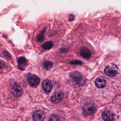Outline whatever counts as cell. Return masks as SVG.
Instances as JSON below:
<instances>
[{
    "label": "cell",
    "instance_id": "2e32d148",
    "mask_svg": "<svg viewBox=\"0 0 121 121\" xmlns=\"http://www.w3.org/2000/svg\"><path fill=\"white\" fill-rule=\"evenodd\" d=\"M59 117L55 114L52 115L49 119V121H59Z\"/></svg>",
    "mask_w": 121,
    "mask_h": 121
},
{
    "label": "cell",
    "instance_id": "ba28073f",
    "mask_svg": "<svg viewBox=\"0 0 121 121\" xmlns=\"http://www.w3.org/2000/svg\"><path fill=\"white\" fill-rule=\"evenodd\" d=\"M114 115L109 111H104L102 113V117L105 121H112L114 119Z\"/></svg>",
    "mask_w": 121,
    "mask_h": 121
},
{
    "label": "cell",
    "instance_id": "5bb4252c",
    "mask_svg": "<svg viewBox=\"0 0 121 121\" xmlns=\"http://www.w3.org/2000/svg\"><path fill=\"white\" fill-rule=\"evenodd\" d=\"M45 30H43L40 32L37 36V41L38 42H41L43 41L44 39V33Z\"/></svg>",
    "mask_w": 121,
    "mask_h": 121
},
{
    "label": "cell",
    "instance_id": "52a82bcc",
    "mask_svg": "<svg viewBox=\"0 0 121 121\" xmlns=\"http://www.w3.org/2000/svg\"><path fill=\"white\" fill-rule=\"evenodd\" d=\"M95 83L98 88H104L107 85V81L103 77H99L95 80Z\"/></svg>",
    "mask_w": 121,
    "mask_h": 121
},
{
    "label": "cell",
    "instance_id": "277c9868",
    "mask_svg": "<svg viewBox=\"0 0 121 121\" xmlns=\"http://www.w3.org/2000/svg\"><path fill=\"white\" fill-rule=\"evenodd\" d=\"M63 94L59 91L53 93L51 98V100L54 104H58L63 99Z\"/></svg>",
    "mask_w": 121,
    "mask_h": 121
},
{
    "label": "cell",
    "instance_id": "ac0fdd59",
    "mask_svg": "<svg viewBox=\"0 0 121 121\" xmlns=\"http://www.w3.org/2000/svg\"><path fill=\"white\" fill-rule=\"evenodd\" d=\"M81 62L80 61H73V62H71V64H80Z\"/></svg>",
    "mask_w": 121,
    "mask_h": 121
},
{
    "label": "cell",
    "instance_id": "8992f818",
    "mask_svg": "<svg viewBox=\"0 0 121 121\" xmlns=\"http://www.w3.org/2000/svg\"><path fill=\"white\" fill-rule=\"evenodd\" d=\"M45 117L44 112L40 110L35 111L33 115V119L34 121H43Z\"/></svg>",
    "mask_w": 121,
    "mask_h": 121
},
{
    "label": "cell",
    "instance_id": "4fadbf2b",
    "mask_svg": "<svg viewBox=\"0 0 121 121\" xmlns=\"http://www.w3.org/2000/svg\"><path fill=\"white\" fill-rule=\"evenodd\" d=\"M53 43L51 41L46 42L42 45V47L44 50H49L53 47Z\"/></svg>",
    "mask_w": 121,
    "mask_h": 121
},
{
    "label": "cell",
    "instance_id": "e0dca14e",
    "mask_svg": "<svg viewBox=\"0 0 121 121\" xmlns=\"http://www.w3.org/2000/svg\"><path fill=\"white\" fill-rule=\"evenodd\" d=\"M74 18V16L73 15H70V16H69V21L71 22V21H73V20Z\"/></svg>",
    "mask_w": 121,
    "mask_h": 121
},
{
    "label": "cell",
    "instance_id": "9a60e30c",
    "mask_svg": "<svg viewBox=\"0 0 121 121\" xmlns=\"http://www.w3.org/2000/svg\"><path fill=\"white\" fill-rule=\"evenodd\" d=\"M53 64L52 62L49 61H46L43 64V66L44 68L46 70H48L51 69L52 67Z\"/></svg>",
    "mask_w": 121,
    "mask_h": 121
},
{
    "label": "cell",
    "instance_id": "9c48e42d",
    "mask_svg": "<svg viewBox=\"0 0 121 121\" xmlns=\"http://www.w3.org/2000/svg\"><path fill=\"white\" fill-rule=\"evenodd\" d=\"M80 53L81 56L85 58L89 59L91 56L90 51L86 47H82L80 49Z\"/></svg>",
    "mask_w": 121,
    "mask_h": 121
},
{
    "label": "cell",
    "instance_id": "7c38bea8",
    "mask_svg": "<svg viewBox=\"0 0 121 121\" xmlns=\"http://www.w3.org/2000/svg\"><path fill=\"white\" fill-rule=\"evenodd\" d=\"M18 65L20 69L23 68L27 65V60L25 57L21 56L18 59Z\"/></svg>",
    "mask_w": 121,
    "mask_h": 121
},
{
    "label": "cell",
    "instance_id": "7a4b0ae2",
    "mask_svg": "<svg viewBox=\"0 0 121 121\" xmlns=\"http://www.w3.org/2000/svg\"><path fill=\"white\" fill-rule=\"evenodd\" d=\"M70 76L74 82L80 86L84 85L86 83L84 78L79 73L73 72L70 74Z\"/></svg>",
    "mask_w": 121,
    "mask_h": 121
},
{
    "label": "cell",
    "instance_id": "8fae6325",
    "mask_svg": "<svg viewBox=\"0 0 121 121\" xmlns=\"http://www.w3.org/2000/svg\"><path fill=\"white\" fill-rule=\"evenodd\" d=\"M42 86V88L44 91L48 92L51 91L52 88V84L50 81L46 80L43 81Z\"/></svg>",
    "mask_w": 121,
    "mask_h": 121
},
{
    "label": "cell",
    "instance_id": "3957f363",
    "mask_svg": "<svg viewBox=\"0 0 121 121\" xmlns=\"http://www.w3.org/2000/svg\"><path fill=\"white\" fill-rule=\"evenodd\" d=\"M83 112L87 115H91L95 113L97 111L96 107L92 104H87L85 105L83 107Z\"/></svg>",
    "mask_w": 121,
    "mask_h": 121
},
{
    "label": "cell",
    "instance_id": "5b68a950",
    "mask_svg": "<svg viewBox=\"0 0 121 121\" xmlns=\"http://www.w3.org/2000/svg\"><path fill=\"white\" fill-rule=\"evenodd\" d=\"M28 82L32 86H36L38 85L40 82V79L36 76L34 75H30L28 77Z\"/></svg>",
    "mask_w": 121,
    "mask_h": 121
},
{
    "label": "cell",
    "instance_id": "30bf717a",
    "mask_svg": "<svg viewBox=\"0 0 121 121\" xmlns=\"http://www.w3.org/2000/svg\"><path fill=\"white\" fill-rule=\"evenodd\" d=\"M12 92L14 96L18 97L20 96L22 94L23 90L20 86L18 85H15L13 87Z\"/></svg>",
    "mask_w": 121,
    "mask_h": 121
},
{
    "label": "cell",
    "instance_id": "6da1fadb",
    "mask_svg": "<svg viewBox=\"0 0 121 121\" xmlns=\"http://www.w3.org/2000/svg\"><path fill=\"white\" fill-rule=\"evenodd\" d=\"M118 68L117 66L114 64H110L107 66L105 69V73L110 77H114L118 73Z\"/></svg>",
    "mask_w": 121,
    "mask_h": 121
}]
</instances>
